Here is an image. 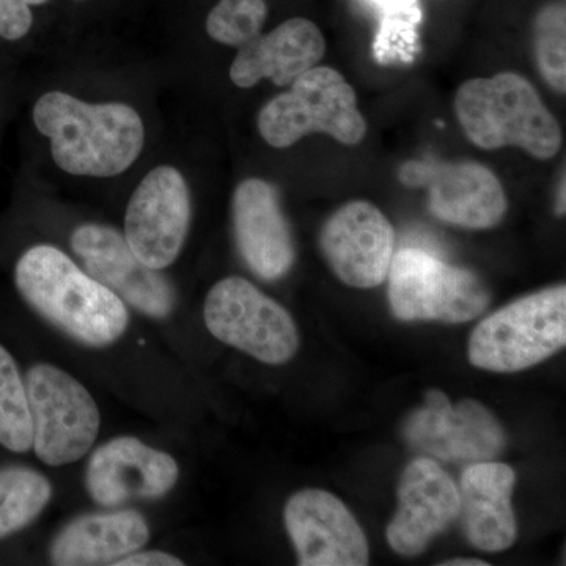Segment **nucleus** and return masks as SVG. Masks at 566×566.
Wrapping results in <instances>:
<instances>
[{"label":"nucleus","mask_w":566,"mask_h":566,"mask_svg":"<svg viewBox=\"0 0 566 566\" xmlns=\"http://www.w3.org/2000/svg\"><path fill=\"white\" fill-rule=\"evenodd\" d=\"M319 249L345 285L375 289L386 281L392 264L394 226L376 205L353 200L324 223Z\"/></svg>","instance_id":"obj_12"},{"label":"nucleus","mask_w":566,"mask_h":566,"mask_svg":"<svg viewBox=\"0 0 566 566\" xmlns=\"http://www.w3.org/2000/svg\"><path fill=\"white\" fill-rule=\"evenodd\" d=\"M566 345V286L520 297L476 324L469 360L495 374H515L549 359Z\"/></svg>","instance_id":"obj_5"},{"label":"nucleus","mask_w":566,"mask_h":566,"mask_svg":"<svg viewBox=\"0 0 566 566\" xmlns=\"http://www.w3.org/2000/svg\"><path fill=\"white\" fill-rule=\"evenodd\" d=\"M32 417V449L44 464L76 463L95 444L102 424L92 394L73 376L50 364L25 376Z\"/></svg>","instance_id":"obj_7"},{"label":"nucleus","mask_w":566,"mask_h":566,"mask_svg":"<svg viewBox=\"0 0 566 566\" xmlns=\"http://www.w3.org/2000/svg\"><path fill=\"white\" fill-rule=\"evenodd\" d=\"M536 69L554 92H566V10L564 3H547L534 24Z\"/></svg>","instance_id":"obj_24"},{"label":"nucleus","mask_w":566,"mask_h":566,"mask_svg":"<svg viewBox=\"0 0 566 566\" xmlns=\"http://www.w3.org/2000/svg\"><path fill=\"white\" fill-rule=\"evenodd\" d=\"M32 122L51 140L54 163L76 177H117L144 150V122L125 103L91 104L46 92L33 104Z\"/></svg>","instance_id":"obj_1"},{"label":"nucleus","mask_w":566,"mask_h":566,"mask_svg":"<svg viewBox=\"0 0 566 566\" xmlns=\"http://www.w3.org/2000/svg\"><path fill=\"white\" fill-rule=\"evenodd\" d=\"M442 566H488V562L480 558H452V560L442 562Z\"/></svg>","instance_id":"obj_28"},{"label":"nucleus","mask_w":566,"mask_h":566,"mask_svg":"<svg viewBox=\"0 0 566 566\" xmlns=\"http://www.w3.org/2000/svg\"><path fill=\"white\" fill-rule=\"evenodd\" d=\"M408 444L446 463L472 464L493 460L505 447V433L493 412L465 398L453 405L438 389L424 394V403L405 422Z\"/></svg>","instance_id":"obj_9"},{"label":"nucleus","mask_w":566,"mask_h":566,"mask_svg":"<svg viewBox=\"0 0 566 566\" xmlns=\"http://www.w3.org/2000/svg\"><path fill=\"white\" fill-rule=\"evenodd\" d=\"M51 497L50 480L40 472L24 465L0 469V539L32 524Z\"/></svg>","instance_id":"obj_22"},{"label":"nucleus","mask_w":566,"mask_h":566,"mask_svg":"<svg viewBox=\"0 0 566 566\" xmlns=\"http://www.w3.org/2000/svg\"><path fill=\"white\" fill-rule=\"evenodd\" d=\"M71 248L93 279L136 311L158 319L172 314L174 286L137 259L125 234L99 223H84L71 234Z\"/></svg>","instance_id":"obj_13"},{"label":"nucleus","mask_w":566,"mask_h":566,"mask_svg":"<svg viewBox=\"0 0 566 566\" xmlns=\"http://www.w3.org/2000/svg\"><path fill=\"white\" fill-rule=\"evenodd\" d=\"M387 277L390 308L403 322H472L491 301L479 275L422 249L395 253Z\"/></svg>","instance_id":"obj_6"},{"label":"nucleus","mask_w":566,"mask_h":566,"mask_svg":"<svg viewBox=\"0 0 566 566\" xmlns=\"http://www.w3.org/2000/svg\"><path fill=\"white\" fill-rule=\"evenodd\" d=\"M283 517L300 565L370 564L367 536L337 495L316 488L300 491L286 502Z\"/></svg>","instance_id":"obj_14"},{"label":"nucleus","mask_w":566,"mask_h":566,"mask_svg":"<svg viewBox=\"0 0 566 566\" xmlns=\"http://www.w3.org/2000/svg\"><path fill=\"white\" fill-rule=\"evenodd\" d=\"M460 515V493L452 476L431 458H417L401 474L398 509L387 526L395 553L416 557Z\"/></svg>","instance_id":"obj_16"},{"label":"nucleus","mask_w":566,"mask_h":566,"mask_svg":"<svg viewBox=\"0 0 566 566\" xmlns=\"http://www.w3.org/2000/svg\"><path fill=\"white\" fill-rule=\"evenodd\" d=\"M515 471L509 464L479 461L461 475L460 515L469 542L485 553H501L513 546L517 536L512 506Z\"/></svg>","instance_id":"obj_19"},{"label":"nucleus","mask_w":566,"mask_h":566,"mask_svg":"<svg viewBox=\"0 0 566 566\" xmlns=\"http://www.w3.org/2000/svg\"><path fill=\"white\" fill-rule=\"evenodd\" d=\"M455 114L469 142L482 150L517 147L538 161L560 151L564 134L527 77L505 71L460 85Z\"/></svg>","instance_id":"obj_3"},{"label":"nucleus","mask_w":566,"mask_h":566,"mask_svg":"<svg viewBox=\"0 0 566 566\" xmlns=\"http://www.w3.org/2000/svg\"><path fill=\"white\" fill-rule=\"evenodd\" d=\"M268 14L266 0H219L208 13L205 29L216 43L240 50L262 33Z\"/></svg>","instance_id":"obj_25"},{"label":"nucleus","mask_w":566,"mask_h":566,"mask_svg":"<svg viewBox=\"0 0 566 566\" xmlns=\"http://www.w3.org/2000/svg\"><path fill=\"white\" fill-rule=\"evenodd\" d=\"M180 468L161 450L122 436L92 453L85 486L96 504L115 509L133 501L159 499L177 483Z\"/></svg>","instance_id":"obj_15"},{"label":"nucleus","mask_w":566,"mask_h":566,"mask_svg":"<svg viewBox=\"0 0 566 566\" xmlns=\"http://www.w3.org/2000/svg\"><path fill=\"white\" fill-rule=\"evenodd\" d=\"M14 285L36 314L80 344L103 348L128 327L120 297L54 245H33L22 253L14 264Z\"/></svg>","instance_id":"obj_2"},{"label":"nucleus","mask_w":566,"mask_h":566,"mask_svg":"<svg viewBox=\"0 0 566 566\" xmlns=\"http://www.w3.org/2000/svg\"><path fill=\"white\" fill-rule=\"evenodd\" d=\"M378 21L374 55L381 65L412 62L419 51L423 11L419 0H357Z\"/></svg>","instance_id":"obj_21"},{"label":"nucleus","mask_w":566,"mask_h":566,"mask_svg":"<svg viewBox=\"0 0 566 566\" xmlns=\"http://www.w3.org/2000/svg\"><path fill=\"white\" fill-rule=\"evenodd\" d=\"M238 249L253 274L279 281L290 273L296 249L279 193L262 178H248L237 186L232 200Z\"/></svg>","instance_id":"obj_17"},{"label":"nucleus","mask_w":566,"mask_h":566,"mask_svg":"<svg viewBox=\"0 0 566 566\" xmlns=\"http://www.w3.org/2000/svg\"><path fill=\"white\" fill-rule=\"evenodd\" d=\"M326 52L322 29L307 18H290L281 25L249 41L230 66V80L252 88L263 80L289 87L305 71L318 65Z\"/></svg>","instance_id":"obj_18"},{"label":"nucleus","mask_w":566,"mask_h":566,"mask_svg":"<svg viewBox=\"0 0 566 566\" xmlns=\"http://www.w3.org/2000/svg\"><path fill=\"white\" fill-rule=\"evenodd\" d=\"M150 538L147 521L133 510L77 517L63 527L51 547L52 564L114 565Z\"/></svg>","instance_id":"obj_20"},{"label":"nucleus","mask_w":566,"mask_h":566,"mask_svg":"<svg viewBox=\"0 0 566 566\" xmlns=\"http://www.w3.org/2000/svg\"><path fill=\"white\" fill-rule=\"evenodd\" d=\"M28 389L13 356L0 345V446L14 453L32 449Z\"/></svg>","instance_id":"obj_23"},{"label":"nucleus","mask_w":566,"mask_h":566,"mask_svg":"<svg viewBox=\"0 0 566 566\" xmlns=\"http://www.w3.org/2000/svg\"><path fill=\"white\" fill-rule=\"evenodd\" d=\"M191 192L172 166L145 175L125 216V240L142 263L161 271L180 255L191 226Z\"/></svg>","instance_id":"obj_11"},{"label":"nucleus","mask_w":566,"mask_h":566,"mask_svg":"<svg viewBox=\"0 0 566 566\" xmlns=\"http://www.w3.org/2000/svg\"><path fill=\"white\" fill-rule=\"evenodd\" d=\"M115 566H182V562L178 557L170 554L161 553V551H147V553H134L115 562Z\"/></svg>","instance_id":"obj_27"},{"label":"nucleus","mask_w":566,"mask_h":566,"mask_svg":"<svg viewBox=\"0 0 566 566\" xmlns=\"http://www.w3.org/2000/svg\"><path fill=\"white\" fill-rule=\"evenodd\" d=\"M256 126L263 140L279 150L312 134H327L352 147L368 133L353 85L337 70L318 65L301 74L289 92L264 104Z\"/></svg>","instance_id":"obj_4"},{"label":"nucleus","mask_w":566,"mask_h":566,"mask_svg":"<svg viewBox=\"0 0 566 566\" xmlns=\"http://www.w3.org/2000/svg\"><path fill=\"white\" fill-rule=\"evenodd\" d=\"M50 0H0V43L17 44L31 33L33 9Z\"/></svg>","instance_id":"obj_26"},{"label":"nucleus","mask_w":566,"mask_h":566,"mask_svg":"<svg viewBox=\"0 0 566 566\" xmlns=\"http://www.w3.org/2000/svg\"><path fill=\"white\" fill-rule=\"evenodd\" d=\"M408 188H424L428 207L439 221L469 230L501 223L509 199L497 175L476 161H408L398 169Z\"/></svg>","instance_id":"obj_10"},{"label":"nucleus","mask_w":566,"mask_h":566,"mask_svg":"<svg viewBox=\"0 0 566 566\" xmlns=\"http://www.w3.org/2000/svg\"><path fill=\"white\" fill-rule=\"evenodd\" d=\"M565 177L562 178L560 186H558L557 197H556V212L558 216H565L566 211V200H565Z\"/></svg>","instance_id":"obj_29"},{"label":"nucleus","mask_w":566,"mask_h":566,"mask_svg":"<svg viewBox=\"0 0 566 566\" xmlns=\"http://www.w3.org/2000/svg\"><path fill=\"white\" fill-rule=\"evenodd\" d=\"M76 2H85V0H76Z\"/></svg>","instance_id":"obj_30"},{"label":"nucleus","mask_w":566,"mask_h":566,"mask_svg":"<svg viewBox=\"0 0 566 566\" xmlns=\"http://www.w3.org/2000/svg\"><path fill=\"white\" fill-rule=\"evenodd\" d=\"M203 316L218 340L260 363H289L300 349L292 315L243 277L233 275L216 283L205 300Z\"/></svg>","instance_id":"obj_8"}]
</instances>
